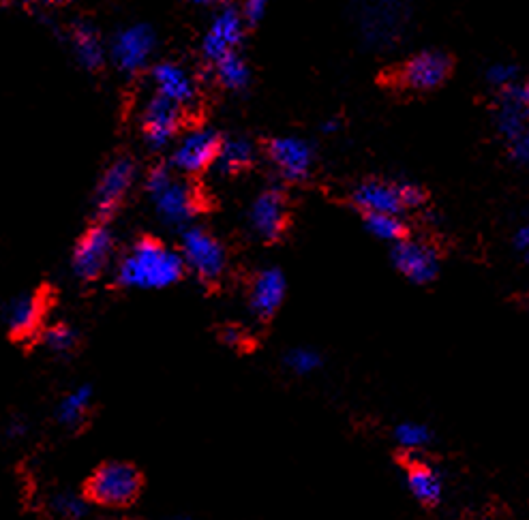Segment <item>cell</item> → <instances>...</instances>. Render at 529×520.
<instances>
[{
	"mask_svg": "<svg viewBox=\"0 0 529 520\" xmlns=\"http://www.w3.org/2000/svg\"><path fill=\"white\" fill-rule=\"evenodd\" d=\"M527 262H529V251H527Z\"/></svg>",
	"mask_w": 529,
	"mask_h": 520,
	"instance_id": "cell-38",
	"label": "cell"
},
{
	"mask_svg": "<svg viewBox=\"0 0 529 520\" xmlns=\"http://www.w3.org/2000/svg\"><path fill=\"white\" fill-rule=\"evenodd\" d=\"M510 144H512V157H515L519 163L529 165V129Z\"/></svg>",
	"mask_w": 529,
	"mask_h": 520,
	"instance_id": "cell-32",
	"label": "cell"
},
{
	"mask_svg": "<svg viewBox=\"0 0 529 520\" xmlns=\"http://www.w3.org/2000/svg\"><path fill=\"white\" fill-rule=\"evenodd\" d=\"M285 364L296 375H313L315 371H320L322 356L311 347H294L285 354Z\"/></svg>",
	"mask_w": 529,
	"mask_h": 520,
	"instance_id": "cell-26",
	"label": "cell"
},
{
	"mask_svg": "<svg viewBox=\"0 0 529 520\" xmlns=\"http://www.w3.org/2000/svg\"><path fill=\"white\" fill-rule=\"evenodd\" d=\"M213 73L217 84L228 90V93H245V90L251 86V67L245 60L243 54H232L228 58L219 60L217 65H213Z\"/></svg>",
	"mask_w": 529,
	"mask_h": 520,
	"instance_id": "cell-21",
	"label": "cell"
},
{
	"mask_svg": "<svg viewBox=\"0 0 529 520\" xmlns=\"http://www.w3.org/2000/svg\"><path fill=\"white\" fill-rule=\"evenodd\" d=\"M247 28L249 26L243 20L240 7H234V5L219 7L213 13V18H210L206 33L200 43V52L206 63L213 67L219 63V60L238 54V48L245 41Z\"/></svg>",
	"mask_w": 529,
	"mask_h": 520,
	"instance_id": "cell-6",
	"label": "cell"
},
{
	"mask_svg": "<svg viewBox=\"0 0 529 520\" xmlns=\"http://www.w3.org/2000/svg\"><path fill=\"white\" fill-rule=\"evenodd\" d=\"M54 512L60 514L63 518H69V520H75V518H82L86 514V506H84V501L80 497H75V495H58L54 499Z\"/></svg>",
	"mask_w": 529,
	"mask_h": 520,
	"instance_id": "cell-28",
	"label": "cell"
},
{
	"mask_svg": "<svg viewBox=\"0 0 529 520\" xmlns=\"http://www.w3.org/2000/svg\"><path fill=\"white\" fill-rule=\"evenodd\" d=\"M3 319L13 339H26L41 326L43 298L39 294H20L11 298L3 311Z\"/></svg>",
	"mask_w": 529,
	"mask_h": 520,
	"instance_id": "cell-19",
	"label": "cell"
},
{
	"mask_svg": "<svg viewBox=\"0 0 529 520\" xmlns=\"http://www.w3.org/2000/svg\"><path fill=\"white\" fill-rule=\"evenodd\" d=\"M155 50V28L146 22H135L116 30L110 41V60L120 73L135 75L148 67Z\"/></svg>",
	"mask_w": 529,
	"mask_h": 520,
	"instance_id": "cell-7",
	"label": "cell"
},
{
	"mask_svg": "<svg viewBox=\"0 0 529 520\" xmlns=\"http://www.w3.org/2000/svg\"><path fill=\"white\" fill-rule=\"evenodd\" d=\"M178 251L183 255L185 268L202 283L219 281L228 268V253L223 244L200 225H191L180 234Z\"/></svg>",
	"mask_w": 529,
	"mask_h": 520,
	"instance_id": "cell-3",
	"label": "cell"
},
{
	"mask_svg": "<svg viewBox=\"0 0 529 520\" xmlns=\"http://www.w3.org/2000/svg\"><path fill=\"white\" fill-rule=\"evenodd\" d=\"M487 78L493 86H500V88H512V82L517 78V69L515 67H508V65H495L489 69Z\"/></svg>",
	"mask_w": 529,
	"mask_h": 520,
	"instance_id": "cell-30",
	"label": "cell"
},
{
	"mask_svg": "<svg viewBox=\"0 0 529 520\" xmlns=\"http://www.w3.org/2000/svg\"><path fill=\"white\" fill-rule=\"evenodd\" d=\"M399 185H401V200L405 210H418L427 204V191L416 185V182L399 180Z\"/></svg>",
	"mask_w": 529,
	"mask_h": 520,
	"instance_id": "cell-29",
	"label": "cell"
},
{
	"mask_svg": "<svg viewBox=\"0 0 529 520\" xmlns=\"http://www.w3.org/2000/svg\"><path fill=\"white\" fill-rule=\"evenodd\" d=\"M452 58L440 50H425L410 56L399 67L397 82L412 93H429L440 88L452 73Z\"/></svg>",
	"mask_w": 529,
	"mask_h": 520,
	"instance_id": "cell-10",
	"label": "cell"
},
{
	"mask_svg": "<svg viewBox=\"0 0 529 520\" xmlns=\"http://www.w3.org/2000/svg\"><path fill=\"white\" fill-rule=\"evenodd\" d=\"M287 294V281L281 268L268 266L253 277L249 287V311L255 319H270L281 309Z\"/></svg>",
	"mask_w": 529,
	"mask_h": 520,
	"instance_id": "cell-17",
	"label": "cell"
},
{
	"mask_svg": "<svg viewBox=\"0 0 529 520\" xmlns=\"http://www.w3.org/2000/svg\"><path fill=\"white\" fill-rule=\"evenodd\" d=\"M266 3L264 0H247V3L240 5V13H243V20L247 26H255L264 20L266 15Z\"/></svg>",
	"mask_w": 529,
	"mask_h": 520,
	"instance_id": "cell-31",
	"label": "cell"
},
{
	"mask_svg": "<svg viewBox=\"0 0 529 520\" xmlns=\"http://www.w3.org/2000/svg\"><path fill=\"white\" fill-rule=\"evenodd\" d=\"M185 262L180 251L168 244L144 236L135 240L131 247L116 262L114 279L125 289H142V292H157L168 289L185 277Z\"/></svg>",
	"mask_w": 529,
	"mask_h": 520,
	"instance_id": "cell-1",
	"label": "cell"
},
{
	"mask_svg": "<svg viewBox=\"0 0 529 520\" xmlns=\"http://www.w3.org/2000/svg\"><path fill=\"white\" fill-rule=\"evenodd\" d=\"M365 227L373 238L388 242L392 247L407 238V227L397 214H367Z\"/></svg>",
	"mask_w": 529,
	"mask_h": 520,
	"instance_id": "cell-24",
	"label": "cell"
},
{
	"mask_svg": "<svg viewBox=\"0 0 529 520\" xmlns=\"http://www.w3.org/2000/svg\"><path fill=\"white\" fill-rule=\"evenodd\" d=\"M144 189L157 219L170 229L183 234L200 214L198 193L187 180L178 178L170 165L150 167L144 178Z\"/></svg>",
	"mask_w": 529,
	"mask_h": 520,
	"instance_id": "cell-2",
	"label": "cell"
},
{
	"mask_svg": "<svg viewBox=\"0 0 529 520\" xmlns=\"http://www.w3.org/2000/svg\"><path fill=\"white\" fill-rule=\"evenodd\" d=\"M150 80H153L155 95L176 103L183 110L198 99V82H195L189 69L174 63V60H161V63L153 65Z\"/></svg>",
	"mask_w": 529,
	"mask_h": 520,
	"instance_id": "cell-15",
	"label": "cell"
},
{
	"mask_svg": "<svg viewBox=\"0 0 529 520\" xmlns=\"http://www.w3.org/2000/svg\"><path fill=\"white\" fill-rule=\"evenodd\" d=\"M390 257L397 272L416 285L431 283L437 277V272H440V257H437V251L431 244L422 240H401L392 247Z\"/></svg>",
	"mask_w": 529,
	"mask_h": 520,
	"instance_id": "cell-14",
	"label": "cell"
},
{
	"mask_svg": "<svg viewBox=\"0 0 529 520\" xmlns=\"http://www.w3.org/2000/svg\"><path fill=\"white\" fill-rule=\"evenodd\" d=\"M67 43L75 63L84 71L95 73L105 65V60L110 58V45L103 43L99 30L86 20L71 22L67 30Z\"/></svg>",
	"mask_w": 529,
	"mask_h": 520,
	"instance_id": "cell-18",
	"label": "cell"
},
{
	"mask_svg": "<svg viewBox=\"0 0 529 520\" xmlns=\"http://www.w3.org/2000/svg\"><path fill=\"white\" fill-rule=\"evenodd\" d=\"M90 405H93V388L88 384H82L63 396V401H60L56 407V418L63 426L73 428L84 420Z\"/></svg>",
	"mask_w": 529,
	"mask_h": 520,
	"instance_id": "cell-23",
	"label": "cell"
},
{
	"mask_svg": "<svg viewBox=\"0 0 529 520\" xmlns=\"http://www.w3.org/2000/svg\"><path fill=\"white\" fill-rule=\"evenodd\" d=\"M221 343L228 345V347H234V349L243 347V343H245V332L240 330V328H236V326H225L221 330Z\"/></svg>",
	"mask_w": 529,
	"mask_h": 520,
	"instance_id": "cell-33",
	"label": "cell"
},
{
	"mask_svg": "<svg viewBox=\"0 0 529 520\" xmlns=\"http://www.w3.org/2000/svg\"><path fill=\"white\" fill-rule=\"evenodd\" d=\"M287 221H290V208H287V197L279 189L262 191L247 212L253 236L264 242H277L285 234Z\"/></svg>",
	"mask_w": 529,
	"mask_h": 520,
	"instance_id": "cell-13",
	"label": "cell"
},
{
	"mask_svg": "<svg viewBox=\"0 0 529 520\" xmlns=\"http://www.w3.org/2000/svg\"><path fill=\"white\" fill-rule=\"evenodd\" d=\"M352 204L362 212V217L367 214H397L401 217V212H405L399 180H362L352 193Z\"/></svg>",
	"mask_w": 529,
	"mask_h": 520,
	"instance_id": "cell-16",
	"label": "cell"
},
{
	"mask_svg": "<svg viewBox=\"0 0 529 520\" xmlns=\"http://www.w3.org/2000/svg\"><path fill=\"white\" fill-rule=\"evenodd\" d=\"M515 247L521 249V251H529V225H523L517 232Z\"/></svg>",
	"mask_w": 529,
	"mask_h": 520,
	"instance_id": "cell-35",
	"label": "cell"
},
{
	"mask_svg": "<svg viewBox=\"0 0 529 520\" xmlns=\"http://www.w3.org/2000/svg\"><path fill=\"white\" fill-rule=\"evenodd\" d=\"M266 157L285 182H302L315 165V148L305 137L281 135L266 144Z\"/></svg>",
	"mask_w": 529,
	"mask_h": 520,
	"instance_id": "cell-12",
	"label": "cell"
},
{
	"mask_svg": "<svg viewBox=\"0 0 529 520\" xmlns=\"http://www.w3.org/2000/svg\"><path fill=\"white\" fill-rule=\"evenodd\" d=\"M135 176H138V165H135L129 155H120L105 167L93 197L97 223H108L118 212V208L123 206L125 197L133 187Z\"/></svg>",
	"mask_w": 529,
	"mask_h": 520,
	"instance_id": "cell-8",
	"label": "cell"
},
{
	"mask_svg": "<svg viewBox=\"0 0 529 520\" xmlns=\"http://www.w3.org/2000/svg\"><path fill=\"white\" fill-rule=\"evenodd\" d=\"M395 439H397L399 446L405 450H420L431 441V433H429V428L422 426V424L403 422L397 426Z\"/></svg>",
	"mask_w": 529,
	"mask_h": 520,
	"instance_id": "cell-27",
	"label": "cell"
},
{
	"mask_svg": "<svg viewBox=\"0 0 529 520\" xmlns=\"http://www.w3.org/2000/svg\"><path fill=\"white\" fill-rule=\"evenodd\" d=\"M144 142L150 150L172 148L183 131V107L153 95L142 110Z\"/></svg>",
	"mask_w": 529,
	"mask_h": 520,
	"instance_id": "cell-11",
	"label": "cell"
},
{
	"mask_svg": "<svg viewBox=\"0 0 529 520\" xmlns=\"http://www.w3.org/2000/svg\"><path fill=\"white\" fill-rule=\"evenodd\" d=\"M521 97H523V105H525V110L529 114V82L521 88Z\"/></svg>",
	"mask_w": 529,
	"mask_h": 520,
	"instance_id": "cell-37",
	"label": "cell"
},
{
	"mask_svg": "<svg viewBox=\"0 0 529 520\" xmlns=\"http://www.w3.org/2000/svg\"><path fill=\"white\" fill-rule=\"evenodd\" d=\"M255 161V146L245 135L223 137L221 152L217 159V170L225 176H232L238 172H245Z\"/></svg>",
	"mask_w": 529,
	"mask_h": 520,
	"instance_id": "cell-20",
	"label": "cell"
},
{
	"mask_svg": "<svg viewBox=\"0 0 529 520\" xmlns=\"http://www.w3.org/2000/svg\"><path fill=\"white\" fill-rule=\"evenodd\" d=\"M142 478L138 469L129 463H105L95 469L86 484V495L99 506L123 508L140 495Z\"/></svg>",
	"mask_w": 529,
	"mask_h": 520,
	"instance_id": "cell-4",
	"label": "cell"
},
{
	"mask_svg": "<svg viewBox=\"0 0 529 520\" xmlns=\"http://www.w3.org/2000/svg\"><path fill=\"white\" fill-rule=\"evenodd\" d=\"M41 343L45 349L52 351V354L63 356L78 345V332H75L73 326L65 324V321H56V324L43 328Z\"/></svg>",
	"mask_w": 529,
	"mask_h": 520,
	"instance_id": "cell-25",
	"label": "cell"
},
{
	"mask_svg": "<svg viewBox=\"0 0 529 520\" xmlns=\"http://www.w3.org/2000/svg\"><path fill=\"white\" fill-rule=\"evenodd\" d=\"M223 137L210 127H195L183 131L170 148L168 165L176 174H202L217 165Z\"/></svg>",
	"mask_w": 529,
	"mask_h": 520,
	"instance_id": "cell-5",
	"label": "cell"
},
{
	"mask_svg": "<svg viewBox=\"0 0 529 520\" xmlns=\"http://www.w3.org/2000/svg\"><path fill=\"white\" fill-rule=\"evenodd\" d=\"M322 133H326V135H335L339 129H341V120L339 118H328V120H324L322 122Z\"/></svg>",
	"mask_w": 529,
	"mask_h": 520,
	"instance_id": "cell-36",
	"label": "cell"
},
{
	"mask_svg": "<svg viewBox=\"0 0 529 520\" xmlns=\"http://www.w3.org/2000/svg\"><path fill=\"white\" fill-rule=\"evenodd\" d=\"M407 486L412 495L422 503H437L442 497V480L429 465L414 463L407 469Z\"/></svg>",
	"mask_w": 529,
	"mask_h": 520,
	"instance_id": "cell-22",
	"label": "cell"
},
{
	"mask_svg": "<svg viewBox=\"0 0 529 520\" xmlns=\"http://www.w3.org/2000/svg\"><path fill=\"white\" fill-rule=\"evenodd\" d=\"M114 257V234L108 223L90 225L75 242L71 255L73 274L82 281H95L108 270Z\"/></svg>",
	"mask_w": 529,
	"mask_h": 520,
	"instance_id": "cell-9",
	"label": "cell"
},
{
	"mask_svg": "<svg viewBox=\"0 0 529 520\" xmlns=\"http://www.w3.org/2000/svg\"><path fill=\"white\" fill-rule=\"evenodd\" d=\"M7 433L11 439H20L26 435V424L22 420H11L7 426Z\"/></svg>",
	"mask_w": 529,
	"mask_h": 520,
	"instance_id": "cell-34",
	"label": "cell"
}]
</instances>
